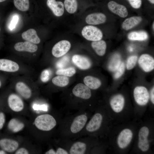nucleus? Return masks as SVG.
<instances>
[{
    "instance_id": "nucleus-1",
    "label": "nucleus",
    "mask_w": 154,
    "mask_h": 154,
    "mask_svg": "<svg viewBox=\"0 0 154 154\" xmlns=\"http://www.w3.org/2000/svg\"><path fill=\"white\" fill-rule=\"evenodd\" d=\"M89 117L88 110L77 111L62 118L58 125L60 139L74 140L80 137Z\"/></svg>"
},
{
    "instance_id": "nucleus-2",
    "label": "nucleus",
    "mask_w": 154,
    "mask_h": 154,
    "mask_svg": "<svg viewBox=\"0 0 154 154\" xmlns=\"http://www.w3.org/2000/svg\"><path fill=\"white\" fill-rule=\"evenodd\" d=\"M61 119L58 120L51 114H46L38 116L35 119L34 123L39 130L49 132L59 124Z\"/></svg>"
},
{
    "instance_id": "nucleus-3",
    "label": "nucleus",
    "mask_w": 154,
    "mask_h": 154,
    "mask_svg": "<svg viewBox=\"0 0 154 154\" xmlns=\"http://www.w3.org/2000/svg\"><path fill=\"white\" fill-rule=\"evenodd\" d=\"M103 119L102 114L99 111L96 112L88 121L80 134V137L91 136L98 132L103 124Z\"/></svg>"
},
{
    "instance_id": "nucleus-4",
    "label": "nucleus",
    "mask_w": 154,
    "mask_h": 154,
    "mask_svg": "<svg viewBox=\"0 0 154 154\" xmlns=\"http://www.w3.org/2000/svg\"><path fill=\"white\" fill-rule=\"evenodd\" d=\"M81 34L85 39L92 41L101 40L103 37V33L100 29L91 25L84 26L82 30Z\"/></svg>"
},
{
    "instance_id": "nucleus-5",
    "label": "nucleus",
    "mask_w": 154,
    "mask_h": 154,
    "mask_svg": "<svg viewBox=\"0 0 154 154\" xmlns=\"http://www.w3.org/2000/svg\"><path fill=\"white\" fill-rule=\"evenodd\" d=\"M72 95L81 101L89 100L92 94L90 89L82 83H78L73 88L72 91Z\"/></svg>"
},
{
    "instance_id": "nucleus-6",
    "label": "nucleus",
    "mask_w": 154,
    "mask_h": 154,
    "mask_svg": "<svg viewBox=\"0 0 154 154\" xmlns=\"http://www.w3.org/2000/svg\"><path fill=\"white\" fill-rule=\"evenodd\" d=\"M133 96L136 102L140 106L146 104L149 97L147 89L143 86H138L135 88L133 91Z\"/></svg>"
},
{
    "instance_id": "nucleus-7",
    "label": "nucleus",
    "mask_w": 154,
    "mask_h": 154,
    "mask_svg": "<svg viewBox=\"0 0 154 154\" xmlns=\"http://www.w3.org/2000/svg\"><path fill=\"white\" fill-rule=\"evenodd\" d=\"M71 46L70 42L66 40H62L56 43L52 50V55L55 57L59 58L66 54Z\"/></svg>"
},
{
    "instance_id": "nucleus-8",
    "label": "nucleus",
    "mask_w": 154,
    "mask_h": 154,
    "mask_svg": "<svg viewBox=\"0 0 154 154\" xmlns=\"http://www.w3.org/2000/svg\"><path fill=\"white\" fill-rule=\"evenodd\" d=\"M149 133L148 128L146 126L141 127L138 133V147L142 151H147L149 148L148 137Z\"/></svg>"
},
{
    "instance_id": "nucleus-9",
    "label": "nucleus",
    "mask_w": 154,
    "mask_h": 154,
    "mask_svg": "<svg viewBox=\"0 0 154 154\" xmlns=\"http://www.w3.org/2000/svg\"><path fill=\"white\" fill-rule=\"evenodd\" d=\"M133 133L130 129L126 128L119 133L117 138V143L121 149L126 148L129 144L133 137Z\"/></svg>"
},
{
    "instance_id": "nucleus-10",
    "label": "nucleus",
    "mask_w": 154,
    "mask_h": 154,
    "mask_svg": "<svg viewBox=\"0 0 154 154\" xmlns=\"http://www.w3.org/2000/svg\"><path fill=\"white\" fill-rule=\"evenodd\" d=\"M108 7L111 11L121 17H125L128 15V11L126 7L115 1H109L108 4Z\"/></svg>"
},
{
    "instance_id": "nucleus-11",
    "label": "nucleus",
    "mask_w": 154,
    "mask_h": 154,
    "mask_svg": "<svg viewBox=\"0 0 154 154\" xmlns=\"http://www.w3.org/2000/svg\"><path fill=\"white\" fill-rule=\"evenodd\" d=\"M138 62L140 67L145 72H150L154 69V58L148 54L141 55L139 59Z\"/></svg>"
},
{
    "instance_id": "nucleus-12",
    "label": "nucleus",
    "mask_w": 154,
    "mask_h": 154,
    "mask_svg": "<svg viewBox=\"0 0 154 154\" xmlns=\"http://www.w3.org/2000/svg\"><path fill=\"white\" fill-rule=\"evenodd\" d=\"M8 103L11 109L15 112L21 111L24 108L23 102L21 98L17 95L12 94L8 98Z\"/></svg>"
},
{
    "instance_id": "nucleus-13",
    "label": "nucleus",
    "mask_w": 154,
    "mask_h": 154,
    "mask_svg": "<svg viewBox=\"0 0 154 154\" xmlns=\"http://www.w3.org/2000/svg\"><path fill=\"white\" fill-rule=\"evenodd\" d=\"M73 63L80 69L87 70L91 67V63L87 57L75 54L72 57Z\"/></svg>"
},
{
    "instance_id": "nucleus-14",
    "label": "nucleus",
    "mask_w": 154,
    "mask_h": 154,
    "mask_svg": "<svg viewBox=\"0 0 154 154\" xmlns=\"http://www.w3.org/2000/svg\"><path fill=\"white\" fill-rule=\"evenodd\" d=\"M106 19L104 14L101 13H95L87 15L85 20L87 24L93 25L104 23L106 21Z\"/></svg>"
},
{
    "instance_id": "nucleus-15",
    "label": "nucleus",
    "mask_w": 154,
    "mask_h": 154,
    "mask_svg": "<svg viewBox=\"0 0 154 154\" xmlns=\"http://www.w3.org/2000/svg\"><path fill=\"white\" fill-rule=\"evenodd\" d=\"M124 104V98L120 94H117L113 96L110 101L111 108L114 111L117 113H119L122 110Z\"/></svg>"
},
{
    "instance_id": "nucleus-16",
    "label": "nucleus",
    "mask_w": 154,
    "mask_h": 154,
    "mask_svg": "<svg viewBox=\"0 0 154 154\" xmlns=\"http://www.w3.org/2000/svg\"><path fill=\"white\" fill-rule=\"evenodd\" d=\"M46 4L54 14L58 17L62 16L64 12V7L63 3L56 0H47Z\"/></svg>"
},
{
    "instance_id": "nucleus-17",
    "label": "nucleus",
    "mask_w": 154,
    "mask_h": 154,
    "mask_svg": "<svg viewBox=\"0 0 154 154\" xmlns=\"http://www.w3.org/2000/svg\"><path fill=\"white\" fill-rule=\"evenodd\" d=\"M19 68L18 64L14 61L5 59H0V70L13 72L17 71Z\"/></svg>"
},
{
    "instance_id": "nucleus-18",
    "label": "nucleus",
    "mask_w": 154,
    "mask_h": 154,
    "mask_svg": "<svg viewBox=\"0 0 154 154\" xmlns=\"http://www.w3.org/2000/svg\"><path fill=\"white\" fill-rule=\"evenodd\" d=\"M14 48L15 50L18 51H24L31 53L36 52L38 49L37 45L27 41L17 43Z\"/></svg>"
},
{
    "instance_id": "nucleus-19",
    "label": "nucleus",
    "mask_w": 154,
    "mask_h": 154,
    "mask_svg": "<svg viewBox=\"0 0 154 154\" xmlns=\"http://www.w3.org/2000/svg\"><path fill=\"white\" fill-rule=\"evenodd\" d=\"M19 147L16 141L9 139L5 138L0 140V147L4 151L12 152L15 151Z\"/></svg>"
},
{
    "instance_id": "nucleus-20",
    "label": "nucleus",
    "mask_w": 154,
    "mask_h": 154,
    "mask_svg": "<svg viewBox=\"0 0 154 154\" xmlns=\"http://www.w3.org/2000/svg\"><path fill=\"white\" fill-rule=\"evenodd\" d=\"M22 38L35 44H38L40 40L38 36L36 31L33 29H30L23 32L22 34Z\"/></svg>"
},
{
    "instance_id": "nucleus-21",
    "label": "nucleus",
    "mask_w": 154,
    "mask_h": 154,
    "mask_svg": "<svg viewBox=\"0 0 154 154\" xmlns=\"http://www.w3.org/2000/svg\"><path fill=\"white\" fill-rule=\"evenodd\" d=\"M142 20V18L139 16H134L128 18L123 22L122 27L125 30H130L138 25Z\"/></svg>"
},
{
    "instance_id": "nucleus-22",
    "label": "nucleus",
    "mask_w": 154,
    "mask_h": 154,
    "mask_svg": "<svg viewBox=\"0 0 154 154\" xmlns=\"http://www.w3.org/2000/svg\"><path fill=\"white\" fill-rule=\"evenodd\" d=\"M17 92L23 98L28 99L31 96V91L29 87L23 82H19L15 85Z\"/></svg>"
},
{
    "instance_id": "nucleus-23",
    "label": "nucleus",
    "mask_w": 154,
    "mask_h": 154,
    "mask_svg": "<svg viewBox=\"0 0 154 154\" xmlns=\"http://www.w3.org/2000/svg\"><path fill=\"white\" fill-rule=\"evenodd\" d=\"M83 81L85 85L92 90H95L98 89L101 85V82L99 79L90 76H85Z\"/></svg>"
},
{
    "instance_id": "nucleus-24",
    "label": "nucleus",
    "mask_w": 154,
    "mask_h": 154,
    "mask_svg": "<svg viewBox=\"0 0 154 154\" xmlns=\"http://www.w3.org/2000/svg\"><path fill=\"white\" fill-rule=\"evenodd\" d=\"M91 46L96 53L99 56H102L106 52L107 45L106 42L103 40L92 41Z\"/></svg>"
},
{
    "instance_id": "nucleus-25",
    "label": "nucleus",
    "mask_w": 154,
    "mask_h": 154,
    "mask_svg": "<svg viewBox=\"0 0 154 154\" xmlns=\"http://www.w3.org/2000/svg\"><path fill=\"white\" fill-rule=\"evenodd\" d=\"M128 39L133 41H144L148 37L147 33L143 31H134L129 33L128 35Z\"/></svg>"
},
{
    "instance_id": "nucleus-26",
    "label": "nucleus",
    "mask_w": 154,
    "mask_h": 154,
    "mask_svg": "<svg viewBox=\"0 0 154 154\" xmlns=\"http://www.w3.org/2000/svg\"><path fill=\"white\" fill-rule=\"evenodd\" d=\"M24 127V124L23 123L15 118L11 119L8 125L9 129L14 133L19 132Z\"/></svg>"
},
{
    "instance_id": "nucleus-27",
    "label": "nucleus",
    "mask_w": 154,
    "mask_h": 154,
    "mask_svg": "<svg viewBox=\"0 0 154 154\" xmlns=\"http://www.w3.org/2000/svg\"><path fill=\"white\" fill-rule=\"evenodd\" d=\"M64 5L66 11L70 14L74 13L77 9V0H64Z\"/></svg>"
},
{
    "instance_id": "nucleus-28",
    "label": "nucleus",
    "mask_w": 154,
    "mask_h": 154,
    "mask_svg": "<svg viewBox=\"0 0 154 154\" xmlns=\"http://www.w3.org/2000/svg\"><path fill=\"white\" fill-rule=\"evenodd\" d=\"M69 81L67 77L62 75L56 76L52 80V82L54 85L61 87L67 86L69 84Z\"/></svg>"
},
{
    "instance_id": "nucleus-29",
    "label": "nucleus",
    "mask_w": 154,
    "mask_h": 154,
    "mask_svg": "<svg viewBox=\"0 0 154 154\" xmlns=\"http://www.w3.org/2000/svg\"><path fill=\"white\" fill-rule=\"evenodd\" d=\"M120 56L118 54L114 55L109 62L108 68L112 72H115L121 63Z\"/></svg>"
},
{
    "instance_id": "nucleus-30",
    "label": "nucleus",
    "mask_w": 154,
    "mask_h": 154,
    "mask_svg": "<svg viewBox=\"0 0 154 154\" xmlns=\"http://www.w3.org/2000/svg\"><path fill=\"white\" fill-rule=\"evenodd\" d=\"M13 3L15 7L21 11H26L29 7V0H13Z\"/></svg>"
},
{
    "instance_id": "nucleus-31",
    "label": "nucleus",
    "mask_w": 154,
    "mask_h": 154,
    "mask_svg": "<svg viewBox=\"0 0 154 154\" xmlns=\"http://www.w3.org/2000/svg\"><path fill=\"white\" fill-rule=\"evenodd\" d=\"M76 73L75 69L73 67L66 68H60L57 70L56 72V74L66 77H71Z\"/></svg>"
},
{
    "instance_id": "nucleus-32",
    "label": "nucleus",
    "mask_w": 154,
    "mask_h": 154,
    "mask_svg": "<svg viewBox=\"0 0 154 154\" xmlns=\"http://www.w3.org/2000/svg\"><path fill=\"white\" fill-rule=\"evenodd\" d=\"M137 57L136 55H132L128 58L126 64L127 69L130 70L133 68L136 65Z\"/></svg>"
},
{
    "instance_id": "nucleus-33",
    "label": "nucleus",
    "mask_w": 154,
    "mask_h": 154,
    "mask_svg": "<svg viewBox=\"0 0 154 154\" xmlns=\"http://www.w3.org/2000/svg\"><path fill=\"white\" fill-rule=\"evenodd\" d=\"M125 65L123 62H121L119 67L115 72L114 77L115 79L120 78L123 74L125 70Z\"/></svg>"
},
{
    "instance_id": "nucleus-34",
    "label": "nucleus",
    "mask_w": 154,
    "mask_h": 154,
    "mask_svg": "<svg viewBox=\"0 0 154 154\" xmlns=\"http://www.w3.org/2000/svg\"><path fill=\"white\" fill-rule=\"evenodd\" d=\"M50 76V70L47 69L44 70L40 74V80L43 82H46L49 80Z\"/></svg>"
},
{
    "instance_id": "nucleus-35",
    "label": "nucleus",
    "mask_w": 154,
    "mask_h": 154,
    "mask_svg": "<svg viewBox=\"0 0 154 154\" xmlns=\"http://www.w3.org/2000/svg\"><path fill=\"white\" fill-rule=\"evenodd\" d=\"M131 6L133 8H139L142 4V0H127Z\"/></svg>"
},
{
    "instance_id": "nucleus-36",
    "label": "nucleus",
    "mask_w": 154,
    "mask_h": 154,
    "mask_svg": "<svg viewBox=\"0 0 154 154\" xmlns=\"http://www.w3.org/2000/svg\"><path fill=\"white\" fill-rule=\"evenodd\" d=\"M33 108L34 110H40L44 111H48V107L47 105L45 104L39 105L35 104L33 105Z\"/></svg>"
},
{
    "instance_id": "nucleus-37",
    "label": "nucleus",
    "mask_w": 154,
    "mask_h": 154,
    "mask_svg": "<svg viewBox=\"0 0 154 154\" xmlns=\"http://www.w3.org/2000/svg\"><path fill=\"white\" fill-rule=\"evenodd\" d=\"M18 19L19 17L17 15H15L13 17L9 26V28L11 30H12L15 28V26L17 23Z\"/></svg>"
},
{
    "instance_id": "nucleus-38",
    "label": "nucleus",
    "mask_w": 154,
    "mask_h": 154,
    "mask_svg": "<svg viewBox=\"0 0 154 154\" xmlns=\"http://www.w3.org/2000/svg\"><path fill=\"white\" fill-rule=\"evenodd\" d=\"M5 121V117L3 113L0 112V129L3 127Z\"/></svg>"
},
{
    "instance_id": "nucleus-39",
    "label": "nucleus",
    "mask_w": 154,
    "mask_h": 154,
    "mask_svg": "<svg viewBox=\"0 0 154 154\" xmlns=\"http://www.w3.org/2000/svg\"><path fill=\"white\" fill-rule=\"evenodd\" d=\"M28 151L25 148H21L17 150L15 153V154H28Z\"/></svg>"
},
{
    "instance_id": "nucleus-40",
    "label": "nucleus",
    "mask_w": 154,
    "mask_h": 154,
    "mask_svg": "<svg viewBox=\"0 0 154 154\" xmlns=\"http://www.w3.org/2000/svg\"><path fill=\"white\" fill-rule=\"evenodd\" d=\"M151 99L152 102L154 104V87L152 89L151 92Z\"/></svg>"
},
{
    "instance_id": "nucleus-41",
    "label": "nucleus",
    "mask_w": 154,
    "mask_h": 154,
    "mask_svg": "<svg viewBox=\"0 0 154 154\" xmlns=\"http://www.w3.org/2000/svg\"><path fill=\"white\" fill-rule=\"evenodd\" d=\"M6 154L5 152L3 150H0V154Z\"/></svg>"
},
{
    "instance_id": "nucleus-42",
    "label": "nucleus",
    "mask_w": 154,
    "mask_h": 154,
    "mask_svg": "<svg viewBox=\"0 0 154 154\" xmlns=\"http://www.w3.org/2000/svg\"><path fill=\"white\" fill-rule=\"evenodd\" d=\"M150 3L152 4H154V0H148Z\"/></svg>"
},
{
    "instance_id": "nucleus-43",
    "label": "nucleus",
    "mask_w": 154,
    "mask_h": 154,
    "mask_svg": "<svg viewBox=\"0 0 154 154\" xmlns=\"http://www.w3.org/2000/svg\"><path fill=\"white\" fill-rule=\"evenodd\" d=\"M6 0H0V3L3 2Z\"/></svg>"
},
{
    "instance_id": "nucleus-44",
    "label": "nucleus",
    "mask_w": 154,
    "mask_h": 154,
    "mask_svg": "<svg viewBox=\"0 0 154 154\" xmlns=\"http://www.w3.org/2000/svg\"><path fill=\"white\" fill-rule=\"evenodd\" d=\"M152 27H153V29L154 30V22H153V23Z\"/></svg>"
},
{
    "instance_id": "nucleus-45",
    "label": "nucleus",
    "mask_w": 154,
    "mask_h": 154,
    "mask_svg": "<svg viewBox=\"0 0 154 154\" xmlns=\"http://www.w3.org/2000/svg\"><path fill=\"white\" fill-rule=\"evenodd\" d=\"M1 81H0V87L1 86Z\"/></svg>"
},
{
    "instance_id": "nucleus-46",
    "label": "nucleus",
    "mask_w": 154,
    "mask_h": 154,
    "mask_svg": "<svg viewBox=\"0 0 154 154\" xmlns=\"http://www.w3.org/2000/svg\"><path fill=\"white\" fill-rule=\"evenodd\" d=\"M0 31H1V28H0Z\"/></svg>"
},
{
    "instance_id": "nucleus-47",
    "label": "nucleus",
    "mask_w": 154,
    "mask_h": 154,
    "mask_svg": "<svg viewBox=\"0 0 154 154\" xmlns=\"http://www.w3.org/2000/svg\"></svg>"
}]
</instances>
